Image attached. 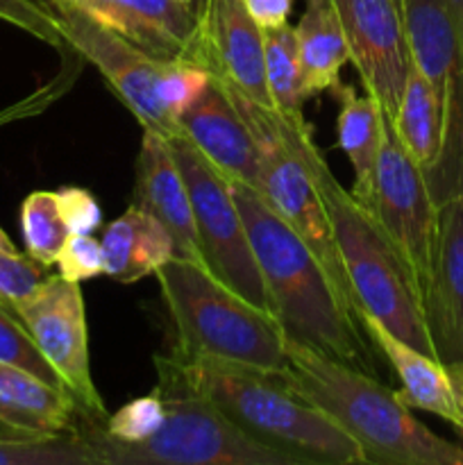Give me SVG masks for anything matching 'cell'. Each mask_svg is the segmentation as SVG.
<instances>
[{
	"label": "cell",
	"instance_id": "6da1fadb",
	"mask_svg": "<svg viewBox=\"0 0 463 465\" xmlns=\"http://www.w3.org/2000/svg\"><path fill=\"white\" fill-rule=\"evenodd\" d=\"M266 284L272 316L284 334L331 359L375 375L377 348L361 313L345 300L313 250L257 189L230 182Z\"/></svg>",
	"mask_w": 463,
	"mask_h": 465
},
{
	"label": "cell",
	"instance_id": "7a4b0ae2",
	"mask_svg": "<svg viewBox=\"0 0 463 465\" xmlns=\"http://www.w3.org/2000/svg\"><path fill=\"white\" fill-rule=\"evenodd\" d=\"M280 123L286 139L298 150L320 191L359 312L375 318L390 334L407 341L420 352L438 359L411 272L381 230L375 213L363 207L352 191L340 186L313 141V132L307 121L293 123L280 116Z\"/></svg>",
	"mask_w": 463,
	"mask_h": 465
},
{
	"label": "cell",
	"instance_id": "3957f363",
	"mask_svg": "<svg viewBox=\"0 0 463 465\" xmlns=\"http://www.w3.org/2000/svg\"><path fill=\"white\" fill-rule=\"evenodd\" d=\"M289 368L280 375L307 402L348 431L368 463L463 465V445L422 425L375 375L331 359L286 336Z\"/></svg>",
	"mask_w": 463,
	"mask_h": 465
},
{
	"label": "cell",
	"instance_id": "277c9868",
	"mask_svg": "<svg viewBox=\"0 0 463 465\" xmlns=\"http://www.w3.org/2000/svg\"><path fill=\"white\" fill-rule=\"evenodd\" d=\"M172 359L186 381L234 425L298 465L368 463L357 440L280 375L216 359H182L175 352Z\"/></svg>",
	"mask_w": 463,
	"mask_h": 465
},
{
	"label": "cell",
	"instance_id": "5b68a950",
	"mask_svg": "<svg viewBox=\"0 0 463 465\" xmlns=\"http://www.w3.org/2000/svg\"><path fill=\"white\" fill-rule=\"evenodd\" d=\"M182 359H216L284 375L286 334L277 318L254 307L209 266L172 257L157 272Z\"/></svg>",
	"mask_w": 463,
	"mask_h": 465
},
{
	"label": "cell",
	"instance_id": "8992f818",
	"mask_svg": "<svg viewBox=\"0 0 463 465\" xmlns=\"http://www.w3.org/2000/svg\"><path fill=\"white\" fill-rule=\"evenodd\" d=\"M163 422L141 443H121L103 425L80 430L100 465H298L291 457L245 434L216 404L186 381L172 354H157Z\"/></svg>",
	"mask_w": 463,
	"mask_h": 465
},
{
	"label": "cell",
	"instance_id": "52a82bcc",
	"mask_svg": "<svg viewBox=\"0 0 463 465\" xmlns=\"http://www.w3.org/2000/svg\"><path fill=\"white\" fill-rule=\"evenodd\" d=\"M225 89L234 98L236 107L241 109L259 143L261 166H259L257 191L275 209L277 216L284 218L298 232L300 239L313 250V254L320 259V263L330 272L340 293L345 295V300L359 309L352 286L345 275L343 262H340L339 248H336L334 232H331V223L325 204H322L320 191H318L316 182H313L309 168L304 166L298 150L286 139L280 116L272 109L261 107L245 95L236 94L230 86H225Z\"/></svg>",
	"mask_w": 463,
	"mask_h": 465
},
{
	"label": "cell",
	"instance_id": "ba28073f",
	"mask_svg": "<svg viewBox=\"0 0 463 465\" xmlns=\"http://www.w3.org/2000/svg\"><path fill=\"white\" fill-rule=\"evenodd\" d=\"M168 145L189 189L207 266L254 307L272 313L230 180L184 134L168 139Z\"/></svg>",
	"mask_w": 463,
	"mask_h": 465
},
{
	"label": "cell",
	"instance_id": "9c48e42d",
	"mask_svg": "<svg viewBox=\"0 0 463 465\" xmlns=\"http://www.w3.org/2000/svg\"><path fill=\"white\" fill-rule=\"evenodd\" d=\"M372 213L407 263L425 307L434 280L438 203L431 193L425 171L404 150L395 132L393 116H389L384 109Z\"/></svg>",
	"mask_w": 463,
	"mask_h": 465
},
{
	"label": "cell",
	"instance_id": "30bf717a",
	"mask_svg": "<svg viewBox=\"0 0 463 465\" xmlns=\"http://www.w3.org/2000/svg\"><path fill=\"white\" fill-rule=\"evenodd\" d=\"M14 313L57 372L64 389L77 400L82 418L103 425L107 407L91 375L89 325L80 284L64 280L59 272L48 275L34 293L14 307Z\"/></svg>",
	"mask_w": 463,
	"mask_h": 465
},
{
	"label": "cell",
	"instance_id": "8fae6325",
	"mask_svg": "<svg viewBox=\"0 0 463 465\" xmlns=\"http://www.w3.org/2000/svg\"><path fill=\"white\" fill-rule=\"evenodd\" d=\"M44 7L57 16L64 44L84 54L104 75L109 89L134 114L143 130L163 139L182 134L180 123L159 103L157 84L163 59H154L116 32L95 23L68 0H44Z\"/></svg>",
	"mask_w": 463,
	"mask_h": 465
},
{
	"label": "cell",
	"instance_id": "7c38bea8",
	"mask_svg": "<svg viewBox=\"0 0 463 465\" xmlns=\"http://www.w3.org/2000/svg\"><path fill=\"white\" fill-rule=\"evenodd\" d=\"M331 5L348 36L350 62L363 91L395 116L411 71L402 0H331Z\"/></svg>",
	"mask_w": 463,
	"mask_h": 465
},
{
	"label": "cell",
	"instance_id": "4fadbf2b",
	"mask_svg": "<svg viewBox=\"0 0 463 465\" xmlns=\"http://www.w3.org/2000/svg\"><path fill=\"white\" fill-rule=\"evenodd\" d=\"M266 32L245 0H202L198 9L193 64L252 103L271 109L263 62Z\"/></svg>",
	"mask_w": 463,
	"mask_h": 465
},
{
	"label": "cell",
	"instance_id": "5bb4252c",
	"mask_svg": "<svg viewBox=\"0 0 463 465\" xmlns=\"http://www.w3.org/2000/svg\"><path fill=\"white\" fill-rule=\"evenodd\" d=\"M180 132L227 180L257 189L259 143L230 91L213 75L202 95L180 116Z\"/></svg>",
	"mask_w": 463,
	"mask_h": 465
},
{
	"label": "cell",
	"instance_id": "9a60e30c",
	"mask_svg": "<svg viewBox=\"0 0 463 465\" xmlns=\"http://www.w3.org/2000/svg\"><path fill=\"white\" fill-rule=\"evenodd\" d=\"M154 59L193 62L198 9L180 0H68Z\"/></svg>",
	"mask_w": 463,
	"mask_h": 465
},
{
	"label": "cell",
	"instance_id": "2e32d148",
	"mask_svg": "<svg viewBox=\"0 0 463 465\" xmlns=\"http://www.w3.org/2000/svg\"><path fill=\"white\" fill-rule=\"evenodd\" d=\"M132 204L148 212L166 227L175 245V257L207 266L184 175L172 157L168 141L157 132L143 130Z\"/></svg>",
	"mask_w": 463,
	"mask_h": 465
},
{
	"label": "cell",
	"instance_id": "e0dca14e",
	"mask_svg": "<svg viewBox=\"0 0 463 465\" xmlns=\"http://www.w3.org/2000/svg\"><path fill=\"white\" fill-rule=\"evenodd\" d=\"M425 318L443 363L463 359V191L438 204L434 280Z\"/></svg>",
	"mask_w": 463,
	"mask_h": 465
},
{
	"label": "cell",
	"instance_id": "ac0fdd59",
	"mask_svg": "<svg viewBox=\"0 0 463 465\" xmlns=\"http://www.w3.org/2000/svg\"><path fill=\"white\" fill-rule=\"evenodd\" d=\"M361 321L375 348L393 366L399 380L398 395L402 398V402L407 407L420 409V411L449 422L457 434L463 436V411L458 407L448 366L440 359L429 357L409 345L407 341L390 334L375 318L361 313Z\"/></svg>",
	"mask_w": 463,
	"mask_h": 465
},
{
	"label": "cell",
	"instance_id": "d6986e66",
	"mask_svg": "<svg viewBox=\"0 0 463 465\" xmlns=\"http://www.w3.org/2000/svg\"><path fill=\"white\" fill-rule=\"evenodd\" d=\"M77 400L23 368L0 361V431L16 436H57L77 431Z\"/></svg>",
	"mask_w": 463,
	"mask_h": 465
},
{
	"label": "cell",
	"instance_id": "ffe728a7",
	"mask_svg": "<svg viewBox=\"0 0 463 465\" xmlns=\"http://www.w3.org/2000/svg\"><path fill=\"white\" fill-rule=\"evenodd\" d=\"M100 245L104 275L121 284H134L143 277L154 275L163 263L175 257V245L166 227L134 204L104 227Z\"/></svg>",
	"mask_w": 463,
	"mask_h": 465
},
{
	"label": "cell",
	"instance_id": "44dd1931",
	"mask_svg": "<svg viewBox=\"0 0 463 465\" xmlns=\"http://www.w3.org/2000/svg\"><path fill=\"white\" fill-rule=\"evenodd\" d=\"M300 84L304 100L340 84V71L350 62V45L331 0H307L295 25Z\"/></svg>",
	"mask_w": 463,
	"mask_h": 465
},
{
	"label": "cell",
	"instance_id": "7402d4cb",
	"mask_svg": "<svg viewBox=\"0 0 463 465\" xmlns=\"http://www.w3.org/2000/svg\"><path fill=\"white\" fill-rule=\"evenodd\" d=\"M331 94L339 100V145L354 171L352 195L372 212L381 148V107L372 95H361L352 84H339Z\"/></svg>",
	"mask_w": 463,
	"mask_h": 465
},
{
	"label": "cell",
	"instance_id": "603a6c76",
	"mask_svg": "<svg viewBox=\"0 0 463 465\" xmlns=\"http://www.w3.org/2000/svg\"><path fill=\"white\" fill-rule=\"evenodd\" d=\"M395 132L404 150L429 177L440 163L445 148V112L434 86L416 66L409 71L402 98L393 116Z\"/></svg>",
	"mask_w": 463,
	"mask_h": 465
},
{
	"label": "cell",
	"instance_id": "cb8c5ba5",
	"mask_svg": "<svg viewBox=\"0 0 463 465\" xmlns=\"http://www.w3.org/2000/svg\"><path fill=\"white\" fill-rule=\"evenodd\" d=\"M263 62H266V86L272 112L284 121H304V95L302 84H300L295 27L286 25L280 30L266 32Z\"/></svg>",
	"mask_w": 463,
	"mask_h": 465
},
{
	"label": "cell",
	"instance_id": "d4e9b609",
	"mask_svg": "<svg viewBox=\"0 0 463 465\" xmlns=\"http://www.w3.org/2000/svg\"><path fill=\"white\" fill-rule=\"evenodd\" d=\"M0 465H100L86 436H16L0 431Z\"/></svg>",
	"mask_w": 463,
	"mask_h": 465
},
{
	"label": "cell",
	"instance_id": "484cf974",
	"mask_svg": "<svg viewBox=\"0 0 463 465\" xmlns=\"http://www.w3.org/2000/svg\"><path fill=\"white\" fill-rule=\"evenodd\" d=\"M21 234L25 254L44 268L54 266L71 236L59 209L57 191H32L21 204Z\"/></svg>",
	"mask_w": 463,
	"mask_h": 465
},
{
	"label": "cell",
	"instance_id": "4316f807",
	"mask_svg": "<svg viewBox=\"0 0 463 465\" xmlns=\"http://www.w3.org/2000/svg\"><path fill=\"white\" fill-rule=\"evenodd\" d=\"M212 82V73L186 59H163L159 71V103L180 123V116L202 95Z\"/></svg>",
	"mask_w": 463,
	"mask_h": 465
},
{
	"label": "cell",
	"instance_id": "83f0119b",
	"mask_svg": "<svg viewBox=\"0 0 463 465\" xmlns=\"http://www.w3.org/2000/svg\"><path fill=\"white\" fill-rule=\"evenodd\" d=\"M0 361L23 368L54 386H64L53 366L36 350L34 341L18 321L14 309H9L3 300H0Z\"/></svg>",
	"mask_w": 463,
	"mask_h": 465
},
{
	"label": "cell",
	"instance_id": "f1b7e54d",
	"mask_svg": "<svg viewBox=\"0 0 463 465\" xmlns=\"http://www.w3.org/2000/svg\"><path fill=\"white\" fill-rule=\"evenodd\" d=\"M163 413H166L163 411V400L159 391L154 389L150 395L132 400L116 413L107 416V420L103 422V430L121 443H141L162 427Z\"/></svg>",
	"mask_w": 463,
	"mask_h": 465
},
{
	"label": "cell",
	"instance_id": "f546056e",
	"mask_svg": "<svg viewBox=\"0 0 463 465\" xmlns=\"http://www.w3.org/2000/svg\"><path fill=\"white\" fill-rule=\"evenodd\" d=\"M48 275V268L36 263L27 254H21L18 250L9 252V250L0 248V300L9 309H14L27 295L34 293Z\"/></svg>",
	"mask_w": 463,
	"mask_h": 465
},
{
	"label": "cell",
	"instance_id": "4dcf8cb0",
	"mask_svg": "<svg viewBox=\"0 0 463 465\" xmlns=\"http://www.w3.org/2000/svg\"><path fill=\"white\" fill-rule=\"evenodd\" d=\"M0 21L36 36L50 45H62V27L57 16L34 0H0Z\"/></svg>",
	"mask_w": 463,
	"mask_h": 465
},
{
	"label": "cell",
	"instance_id": "1f68e13d",
	"mask_svg": "<svg viewBox=\"0 0 463 465\" xmlns=\"http://www.w3.org/2000/svg\"><path fill=\"white\" fill-rule=\"evenodd\" d=\"M54 266L64 280L77 282V284L104 275L103 245L91 234H71L64 243Z\"/></svg>",
	"mask_w": 463,
	"mask_h": 465
},
{
	"label": "cell",
	"instance_id": "d6a6232c",
	"mask_svg": "<svg viewBox=\"0 0 463 465\" xmlns=\"http://www.w3.org/2000/svg\"><path fill=\"white\" fill-rule=\"evenodd\" d=\"M59 209L71 234H94L103 227V209L91 191L80 186H66L57 191Z\"/></svg>",
	"mask_w": 463,
	"mask_h": 465
},
{
	"label": "cell",
	"instance_id": "836d02e7",
	"mask_svg": "<svg viewBox=\"0 0 463 465\" xmlns=\"http://www.w3.org/2000/svg\"><path fill=\"white\" fill-rule=\"evenodd\" d=\"M250 14L263 32L280 30L289 25V16L293 12V0H245Z\"/></svg>",
	"mask_w": 463,
	"mask_h": 465
},
{
	"label": "cell",
	"instance_id": "e575fe53",
	"mask_svg": "<svg viewBox=\"0 0 463 465\" xmlns=\"http://www.w3.org/2000/svg\"><path fill=\"white\" fill-rule=\"evenodd\" d=\"M445 366H448L449 380H452L454 393H457V400H458V407H461V411H463V363L449 361V363H445Z\"/></svg>",
	"mask_w": 463,
	"mask_h": 465
},
{
	"label": "cell",
	"instance_id": "d590c367",
	"mask_svg": "<svg viewBox=\"0 0 463 465\" xmlns=\"http://www.w3.org/2000/svg\"><path fill=\"white\" fill-rule=\"evenodd\" d=\"M445 5H448L454 23H457L458 39H461V50H463V0H445Z\"/></svg>",
	"mask_w": 463,
	"mask_h": 465
},
{
	"label": "cell",
	"instance_id": "8d00e7d4",
	"mask_svg": "<svg viewBox=\"0 0 463 465\" xmlns=\"http://www.w3.org/2000/svg\"><path fill=\"white\" fill-rule=\"evenodd\" d=\"M0 248H3V250H9V252H16V248H14L12 239H9V236L5 234L3 227H0Z\"/></svg>",
	"mask_w": 463,
	"mask_h": 465
},
{
	"label": "cell",
	"instance_id": "74e56055",
	"mask_svg": "<svg viewBox=\"0 0 463 465\" xmlns=\"http://www.w3.org/2000/svg\"><path fill=\"white\" fill-rule=\"evenodd\" d=\"M180 3H184V5H193V0H180Z\"/></svg>",
	"mask_w": 463,
	"mask_h": 465
},
{
	"label": "cell",
	"instance_id": "f35d334b",
	"mask_svg": "<svg viewBox=\"0 0 463 465\" xmlns=\"http://www.w3.org/2000/svg\"><path fill=\"white\" fill-rule=\"evenodd\" d=\"M461 363H463V359H461Z\"/></svg>",
	"mask_w": 463,
	"mask_h": 465
},
{
	"label": "cell",
	"instance_id": "ab89813d",
	"mask_svg": "<svg viewBox=\"0 0 463 465\" xmlns=\"http://www.w3.org/2000/svg\"><path fill=\"white\" fill-rule=\"evenodd\" d=\"M402 3H404V0H402Z\"/></svg>",
	"mask_w": 463,
	"mask_h": 465
}]
</instances>
